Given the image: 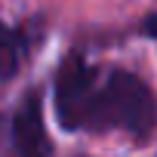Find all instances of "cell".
I'll return each instance as SVG.
<instances>
[{"instance_id": "cell-4", "label": "cell", "mask_w": 157, "mask_h": 157, "mask_svg": "<svg viewBox=\"0 0 157 157\" xmlns=\"http://www.w3.org/2000/svg\"><path fill=\"white\" fill-rule=\"evenodd\" d=\"M142 34H145V37H151V40L157 43V13H154V16H148V19L142 22Z\"/></svg>"}, {"instance_id": "cell-2", "label": "cell", "mask_w": 157, "mask_h": 157, "mask_svg": "<svg viewBox=\"0 0 157 157\" xmlns=\"http://www.w3.org/2000/svg\"><path fill=\"white\" fill-rule=\"evenodd\" d=\"M13 148L16 157H52L40 90H28L13 114Z\"/></svg>"}, {"instance_id": "cell-1", "label": "cell", "mask_w": 157, "mask_h": 157, "mask_svg": "<svg viewBox=\"0 0 157 157\" xmlns=\"http://www.w3.org/2000/svg\"><path fill=\"white\" fill-rule=\"evenodd\" d=\"M52 108L65 132H123L148 142L157 129V96L136 71L102 68L77 52L56 68Z\"/></svg>"}, {"instance_id": "cell-3", "label": "cell", "mask_w": 157, "mask_h": 157, "mask_svg": "<svg viewBox=\"0 0 157 157\" xmlns=\"http://www.w3.org/2000/svg\"><path fill=\"white\" fill-rule=\"evenodd\" d=\"M25 34L0 22V80H13L25 62Z\"/></svg>"}]
</instances>
